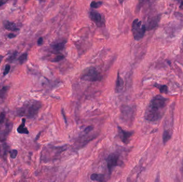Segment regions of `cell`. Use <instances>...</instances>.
I'll list each match as a JSON object with an SVG mask.
<instances>
[{
    "mask_svg": "<svg viewBox=\"0 0 183 182\" xmlns=\"http://www.w3.org/2000/svg\"><path fill=\"white\" fill-rule=\"evenodd\" d=\"M168 103V99L161 95L154 97L146 109L145 118L148 121L156 122L162 117Z\"/></svg>",
    "mask_w": 183,
    "mask_h": 182,
    "instance_id": "cell-1",
    "label": "cell"
},
{
    "mask_svg": "<svg viewBox=\"0 0 183 182\" xmlns=\"http://www.w3.org/2000/svg\"><path fill=\"white\" fill-rule=\"evenodd\" d=\"M41 107V102L37 100H30L25 102L22 107L17 109V114L20 116L33 119L37 116Z\"/></svg>",
    "mask_w": 183,
    "mask_h": 182,
    "instance_id": "cell-2",
    "label": "cell"
},
{
    "mask_svg": "<svg viewBox=\"0 0 183 182\" xmlns=\"http://www.w3.org/2000/svg\"><path fill=\"white\" fill-rule=\"evenodd\" d=\"M132 32L135 40H140L143 38L146 31V27L142 24V21L136 19L132 24Z\"/></svg>",
    "mask_w": 183,
    "mask_h": 182,
    "instance_id": "cell-3",
    "label": "cell"
},
{
    "mask_svg": "<svg viewBox=\"0 0 183 182\" xmlns=\"http://www.w3.org/2000/svg\"><path fill=\"white\" fill-rule=\"evenodd\" d=\"M81 79L89 82L100 81L102 79V76L94 67H89L84 71Z\"/></svg>",
    "mask_w": 183,
    "mask_h": 182,
    "instance_id": "cell-4",
    "label": "cell"
},
{
    "mask_svg": "<svg viewBox=\"0 0 183 182\" xmlns=\"http://www.w3.org/2000/svg\"><path fill=\"white\" fill-rule=\"evenodd\" d=\"M135 109L134 107L128 105H123L120 108L121 119L126 123L132 122L134 118Z\"/></svg>",
    "mask_w": 183,
    "mask_h": 182,
    "instance_id": "cell-5",
    "label": "cell"
},
{
    "mask_svg": "<svg viewBox=\"0 0 183 182\" xmlns=\"http://www.w3.org/2000/svg\"><path fill=\"white\" fill-rule=\"evenodd\" d=\"M120 161V155L117 153H112L109 155L108 158L107 159V167L108 169L109 174H111L112 169L115 167L118 166Z\"/></svg>",
    "mask_w": 183,
    "mask_h": 182,
    "instance_id": "cell-6",
    "label": "cell"
},
{
    "mask_svg": "<svg viewBox=\"0 0 183 182\" xmlns=\"http://www.w3.org/2000/svg\"><path fill=\"white\" fill-rule=\"evenodd\" d=\"M89 17L91 20L94 22L98 27H101L104 25V19L101 14L96 11H91L89 12Z\"/></svg>",
    "mask_w": 183,
    "mask_h": 182,
    "instance_id": "cell-7",
    "label": "cell"
},
{
    "mask_svg": "<svg viewBox=\"0 0 183 182\" xmlns=\"http://www.w3.org/2000/svg\"><path fill=\"white\" fill-rule=\"evenodd\" d=\"M118 136L123 143L127 144L130 141V138L134 133V131H125L120 126H118Z\"/></svg>",
    "mask_w": 183,
    "mask_h": 182,
    "instance_id": "cell-8",
    "label": "cell"
},
{
    "mask_svg": "<svg viewBox=\"0 0 183 182\" xmlns=\"http://www.w3.org/2000/svg\"><path fill=\"white\" fill-rule=\"evenodd\" d=\"M65 44H66L65 40L57 41L51 44L50 45V48L52 50V51L54 53H58L64 48Z\"/></svg>",
    "mask_w": 183,
    "mask_h": 182,
    "instance_id": "cell-9",
    "label": "cell"
},
{
    "mask_svg": "<svg viewBox=\"0 0 183 182\" xmlns=\"http://www.w3.org/2000/svg\"><path fill=\"white\" fill-rule=\"evenodd\" d=\"M124 81L123 80V78L120 77V75L118 73L117 76V80H116V88H115L116 92H118V93L121 92L124 88Z\"/></svg>",
    "mask_w": 183,
    "mask_h": 182,
    "instance_id": "cell-10",
    "label": "cell"
},
{
    "mask_svg": "<svg viewBox=\"0 0 183 182\" xmlns=\"http://www.w3.org/2000/svg\"><path fill=\"white\" fill-rule=\"evenodd\" d=\"M4 28L5 29L10 31L17 32L20 30V28L16 25L14 22L6 21L4 23Z\"/></svg>",
    "mask_w": 183,
    "mask_h": 182,
    "instance_id": "cell-11",
    "label": "cell"
},
{
    "mask_svg": "<svg viewBox=\"0 0 183 182\" xmlns=\"http://www.w3.org/2000/svg\"><path fill=\"white\" fill-rule=\"evenodd\" d=\"M26 118H23L22 120V123L19 125V127L17 129V131L18 133L20 134H28L29 131L28 130V128L26 127Z\"/></svg>",
    "mask_w": 183,
    "mask_h": 182,
    "instance_id": "cell-12",
    "label": "cell"
},
{
    "mask_svg": "<svg viewBox=\"0 0 183 182\" xmlns=\"http://www.w3.org/2000/svg\"><path fill=\"white\" fill-rule=\"evenodd\" d=\"M172 135V131L171 129H167L164 131L163 136H162L163 142L164 144H165L171 139Z\"/></svg>",
    "mask_w": 183,
    "mask_h": 182,
    "instance_id": "cell-13",
    "label": "cell"
},
{
    "mask_svg": "<svg viewBox=\"0 0 183 182\" xmlns=\"http://www.w3.org/2000/svg\"><path fill=\"white\" fill-rule=\"evenodd\" d=\"M91 180L98 182H104L105 181V177L102 174H93L91 175Z\"/></svg>",
    "mask_w": 183,
    "mask_h": 182,
    "instance_id": "cell-14",
    "label": "cell"
},
{
    "mask_svg": "<svg viewBox=\"0 0 183 182\" xmlns=\"http://www.w3.org/2000/svg\"><path fill=\"white\" fill-rule=\"evenodd\" d=\"M154 86L159 89V91L161 93L167 94L168 91V87L166 85H162V84L155 83V84H154Z\"/></svg>",
    "mask_w": 183,
    "mask_h": 182,
    "instance_id": "cell-15",
    "label": "cell"
},
{
    "mask_svg": "<svg viewBox=\"0 0 183 182\" xmlns=\"http://www.w3.org/2000/svg\"><path fill=\"white\" fill-rule=\"evenodd\" d=\"M9 87L6 86L0 89V99H4L7 96Z\"/></svg>",
    "mask_w": 183,
    "mask_h": 182,
    "instance_id": "cell-16",
    "label": "cell"
},
{
    "mask_svg": "<svg viewBox=\"0 0 183 182\" xmlns=\"http://www.w3.org/2000/svg\"><path fill=\"white\" fill-rule=\"evenodd\" d=\"M28 53H23L18 57V61L20 64H23L24 63H25L28 59Z\"/></svg>",
    "mask_w": 183,
    "mask_h": 182,
    "instance_id": "cell-17",
    "label": "cell"
},
{
    "mask_svg": "<svg viewBox=\"0 0 183 182\" xmlns=\"http://www.w3.org/2000/svg\"><path fill=\"white\" fill-rule=\"evenodd\" d=\"M65 58V56L63 55V54H62L61 53H56V56H55L54 58L53 59L52 61L56 63V62H59L60 61L63 60V59Z\"/></svg>",
    "mask_w": 183,
    "mask_h": 182,
    "instance_id": "cell-18",
    "label": "cell"
},
{
    "mask_svg": "<svg viewBox=\"0 0 183 182\" xmlns=\"http://www.w3.org/2000/svg\"><path fill=\"white\" fill-rule=\"evenodd\" d=\"M103 2L101 1H92L91 2L90 6L93 9H98L102 6Z\"/></svg>",
    "mask_w": 183,
    "mask_h": 182,
    "instance_id": "cell-19",
    "label": "cell"
},
{
    "mask_svg": "<svg viewBox=\"0 0 183 182\" xmlns=\"http://www.w3.org/2000/svg\"><path fill=\"white\" fill-rule=\"evenodd\" d=\"M17 54H18L17 51H14L11 55H9V56L8 57V59H7V61L10 63H12L16 59Z\"/></svg>",
    "mask_w": 183,
    "mask_h": 182,
    "instance_id": "cell-20",
    "label": "cell"
},
{
    "mask_svg": "<svg viewBox=\"0 0 183 182\" xmlns=\"http://www.w3.org/2000/svg\"><path fill=\"white\" fill-rule=\"evenodd\" d=\"M9 154L11 158L13 159H16L18 155V151L17 150H11V151H9Z\"/></svg>",
    "mask_w": 183,
    "mask_h": 182,
    "instance_id": "cell-21",
    "label": "cell"
},
{
    "mask_svg": "<svg viewBox=\"0 0 183 182\" xmlns=\"http://www.w3.org/2000/svg\"><path fill=\"white\" fill-rule=\"evenodd\" d=\"M11 69V66L9 64H7L5 66V69H4V72H3V75L6 76L8 74V73H9Z\"/></svg>",
    "mask_w": 183,
    "mask_h": 182,
    "instance_id": "cell-22",
    "label": "cell"
},
{
    "mask_svg": "<svg viewBox=\"0 0 183 182\" xmlns=\"http://www.w3.org/2000/svg\"><path fill=\"white\" fill-rule=\"evenodd\" d=\"M6 117V114L4 112H3L0 114V125H2L4 123V119Z\"/></svg>",
    "mask_w": 183,
    "mask_h": 182,
    "instance_id": "cell-23",
    "label": "cell"
},
{
    "mask_svg": "<svg viewBox=\"0 0 183 182\" xmlns=\"http://www.w3.org/2000/svg\"><path fill=\"white\" fill-rule=\"evenodd\" d=\"M93 128V127L92 126H89V127H87L85 129V130H84V133H86V134L89 133L90 131H92Z\"/></svg>",
    "mask_w": 183,
    "mask_h": 182,
    "instance_id": "cell-24",
    "label": "cell"
},
{
    "mask_svg": "<svg viewBox=\"0 0 183 182\" xmlns=\"http://www.w3.org/2000/svg\"><path fill=\"white\" fill-rule=\"evenodd\" d=\"M43 40L42 37H40L39 39L37 40V43L38 45H41L43 44Z\"/></svg>",
    "mask_w": 183,
    "mask_h": 182,
    "instance_id": "cell-25",
    "label": "cell"
},
{
    "mask_svg": "<svg viewBox=\"0 0 183 182\" xmlns=\"http://www.w3.org/2000/svg\"><path fill=\"white\" fill-rule=\"evenodd\" d=\"M8 0H0V6H3L8 2Z\"/></svg>",
    "mask_w": 183,
    "mask_h": 182,
    "instance_id": "cell-26",
    "label": "cell"
},
{
    "mask_svg": "<svg viewBox=\"0 0 183 182\" xmlns=\"http://www.w3.org/2000/svg\"><path fill=\"white\" fill-rule=\"evenodd\" d=\"M8 36L9 39H13V38L16 37V35L13 33H10L8 35Z\"/></svg>",
    "mask_w": 183,
    "mask_h": 182,
    "instance_id": "cell-27",
    "label": "cell"
},
{
    "mask_svg": "<svg viewBox=\"0 0 183 182\" xmlns=\"http://www.w3.org/2000/svg\"><path fill=\"white\" fill-rule=\"evenodd\" d=\"M3 58H4V56H2V55H0V64L2 62V61H3Z\"/></svg>",
    "mask_w": 183,
    "mask_h": 182,
    "instance_id": "cell-28",
    "label": "cell"
},
{
    "mask_svg": "<svg viewBox=\"0 0 183 182\" xmlns=\"http://www.w3.org/2000/svg\"><path fill=\"white\" fill-rule=\"evenodd\" d=\"M180 8L183 9V1L181 3V6H180Z\"/></svg>",
    "mask_w": 183,
    "mask_h": 182,
    "instance_id": "cell-29",
    "label": "cell"
},
{
    "mask_svg": "<svg viewBox=\"0 0 183 182\" xmlns=\"http://www.w3.org/2000/svg\"><path fill=\"white\" fill-rule=\"evenodd\" d=\"M125 0H118V1L120 2V3H122L123 2H124Z\"/></svg>",
    "mask_w": 183,
    "mask_h": 182,
    "instance_id": "cell-30",
    "label": "cell"
},
{
    "mask_svg": "<svg viewBox=\"0 0 183 182\" xmlns=\"http://www.w3.org/2000/svg\"><path fill=\"white\" fill-rule=\"evenodd\" d=\"M26 1H28V0H26Z\"/></svg>",
    "mask_w": 183,
    "mask_h": 182,
    "instance_id": "cell-31",
    "label": "cell"
},
{
    "mask_svg": "<svg viewBox=\"0 0 183 182\" xmlns=\"http://www.w3.org/2000/svg\"></svg>",
    "mask_w": 183,
    "mask_h": 182,
    "instance_id": "cell-32",
    "label": "cell"
}]
</instances>
